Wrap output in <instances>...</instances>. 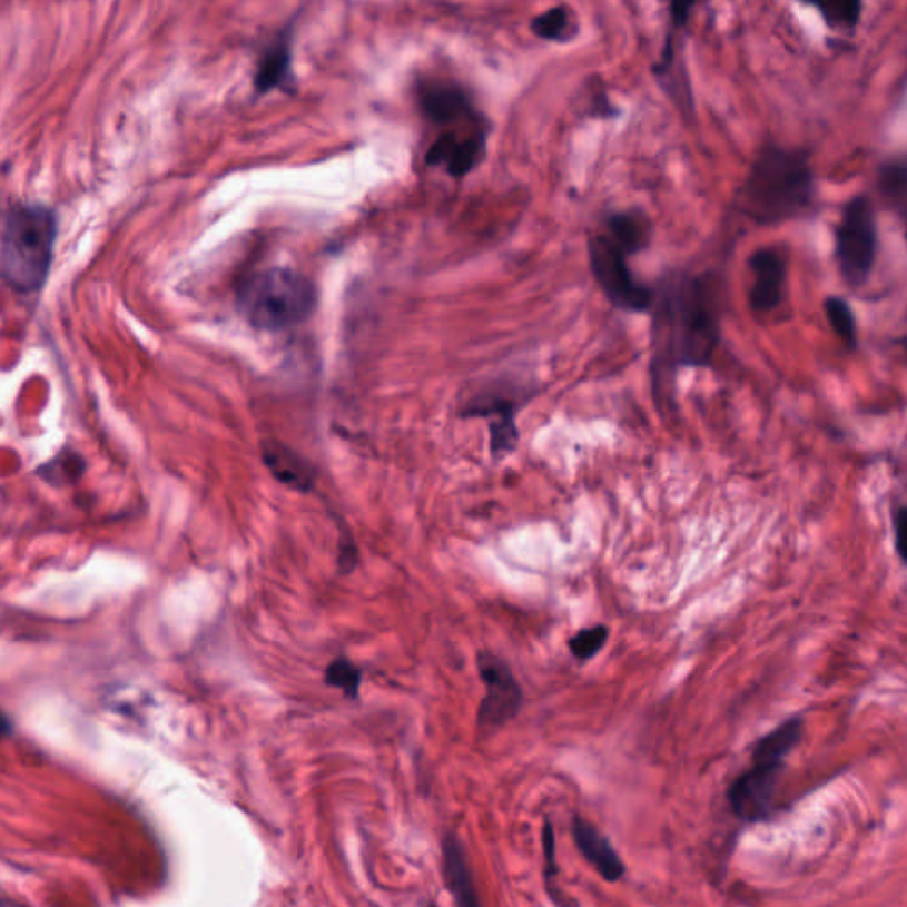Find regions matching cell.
I'll list each match as a JSON object with an SVG mask.
<instances>
[{"label": "cell", "mask_w": 907, "mask_h": 907, "mask_svg": "<svg viewBox=\"0 0 907 907\" xmlns=\"http://www.w3.org/2000/svg\"><path fill=\"white\" fill-rule=\"evenodd\" d=\"M783 765H753L732 783L730 807L741 821L765 819L773 805L778 778Z\"/></svg>", "instance_id": "obj_9"}, {"label": "cell", "mask_w": 907, "mask_h": 907, "mask_svg": "<svg viewBox=\"0 0 907 907\" xmlns=\"http://www.w3.org/2000/svg\"><path fill=\"white\" fill-rule=\"evenodd\" d=\"M825 313L838 339L842 341L849 349H855L858 344V323H856L851 305L847 304L842 296H828L825 302Z\"/></svg>", "instance_id": "obj_19"}, {"label": "cell", "mask_w": 907, "mask_h": 907, "mask_svg": "<svg viewBox=\"0 0 907 907\" xmlns=\"http://www.w3.org/2000/svg\"><path fill=\"white\" fill-rule=\"evenodd\" d=\"M486 139L487 130L475 131L465 137H460L454 131H443L427 149L426 164L430 167H443L452 178H463L486 155Z\"/></svg>", "instance_id": "obj_12"}, {"label": "cell", "mask_w": 907, "mask_h": 907, "mask_svg": "<svg viewBox=\"0 0 907 907\" xmlns=\"http://www.w3.org/2000/svg\"><path fill=\"white\" fill-rule=\"evenodd\" d=\"M445 886H447V890L451 891L454 906L481 907L474 876H472L470 870H456V873H452L451 876L447 877Z\"/></svg>", "instance_id": "obj_25"}, {"label": "cell", "mask_w": 907, "mask_h": 907, "mask_svg": "<svg viewBox=\"0 0 907 907\" xmlns=\"http://www.w3.org/2000/svg\"><path fill=\"white\" fill-rule=\"evenodd\" d=\"M816 197V174L807 152L768 144L742 183L741 205L759 226H780L807 217Z\"/></svg>", "instance_id": "obj_2"}, {"label": "cell", "mask_w": 907, "mask_h": 907, "mask_svg": "<svg viewBox=\"0 0 907 907\" xmlns=\"http://www.w3.org/2000/svg\"><path fill=\"white\" fill-rule=\"evenodd\" d=\"M817 9L829 27L851 31L860 22L864 4L860 2H829V4L817 6Z\"/></svg>", "instance_id": "obj_24"}, {"label": "cell", "mask_w": 907, "mask_h": 907, "mask_svg": "<svg viewBox=\"0 0 907 907\" xmlns=\"http://www.w3.org/2000/svg\"><path fill=\"white\" fill-rule=\"evenodd\" d=\"M804 735V721L790 718L760 739L753 748V765H783V759L798 745Z\"/></svg>", "instance_id": "obj_15"}, {"label": "cell", "mask_w": 907, "mask_h": 907, "mask_svg": "<svg viewBox=\"0 0 907 907\" xmlns=\"http://www.w3.org/2000/svg\"><path fill=\"white\" fill-rule=\"evenodd\" d=\"M906 239H907V233H906Z\"/></svg>", "instance_id": "obj_29"}, {"label": "cell", "mask_w": 907, "mask_h": 907, "mask_svg": "<svg viewBox=\"0 0 907 907\" xmlns=\"http://www.w3.org/2000/svg\"><path fill=\"white\" fill-rule=\"evenodd\" d=\"M427 907H436V906H433V904H431V906H427Z\"/></svg>", "instance_id": "obj_28"}, {"label": "cell", "mask_w": 907, "mask_h": 907, "mask_svg": "<svg viewBox=\"0 0 907 907\" xmlns=\"http://www.w3.org/2000/svg\"><path fill=\"white\" fill-rule=\"evenodd\" d=\"M422 112L434 125L447 127L460 121L479 122V112L469 92L448 80H427L418 86Z\"/></svg>", "instance_id": "obj_11"}, {"label": "cell", "mask_w": 907, "mask_h": 907, "mask_svg": "<svg viewBox=\"0 0 907 907\" xmlns=\"http://www.w3.org/2000/svg\"><path fill=\"white\" fill-rule=\"evenodd\" d=\"M720 343L717 284L711 275L673 277L664 286L654 317L652 382L661 408L672 406L679 367H708Z\"/></svg>", "instance_id": "obj_1"}, {"label": "cell", "mask_w": 907, "mask_h": 907, "mask_svg": "<svg viewBox=\"0 0 907 907\" xmlns=\"http://www.w3.org/2000/svg\"><path fill=\"white\" fill-rule=\"evenodd\" d=\"M592 275L604 296L615 307L628 313H643L654 304V293L640 284L628 266V254L607 235L592 236L589 241Z\"/></svg>", "instance_id": "obj_6"}, {"label": "cell", "mask_w": 907, "mask_h": 907, "mask_svg": "<svg viewBox=\"0 0 907 907\" xmlns=\"http://www.w3.org/2000/svg\"><path fill=\"white\" fill-rule=\"evenodd\" d=\"M543 846H544V877H546L548 891L552 890L553 877L559 874V867L555 865V835H553V826L550 821H544L543 826Z\"/></svg>", "instance_id": "obj_26"}, {"label": "cell", "mask_w": 907, "mask_h": 907, "mask_svg": "<svg viewBox=\"0 0 907 907\" xmlns=\"http://www.w3.org/2000/svg\"><path fill=\"white\" fill-rule=\"evenodd\" d=\"M260 456L269 474L292 490L308 493L316 486V470L295 448L277 440L260 443Z\"/></svg>", "instance_id": "obj_13"}, {"label": "cell", "mask_w": 907, "mask_h": 907, "mask_svg": "<svg viewBox=\"0 0 907 907\" xmlns=\"http://www.w3.org/2000/svg\"><path fill=\"white\" fill-rule=\"evenodd\" d=\"M608 238H612L625 254H637L648 247L651 239V224L648 217L637 211H621L607 221Z\"/></svg>", "instance_id": "obj_16"}, {"label": "cell", "mask_w": 907, "mask_h": 907, "mask_svg": "<svg viewBox=\"0 0 907 907\" xmlns=\"http://www.w3.org/2000/svg\"><path fill=\"white\" fill-rule=\"evenodd\" d=\"M751 287L748 302L753 313H771L783 300L786 292L787 265L786 257L777 248L762 247L751 254L750 260Z\"/></svg>", "instance_id": "obj_10"}, {"label": "cell", "mask_w": 907, "mask_h": 907, "mask_svg": "<svg viewBox=\"0 0 907 907\" xmlns=\"http://www.w3.org/2000/svg\"><path fill=\"white\" fill-rule=\"evenodd\" d=\"M879 248L876 209L867 196L847 200L835 229V263L844 283L852 289L867 286Z\"/></svg>", "instance_id": "obj_5"}, {"label": "cell", "mask_w": 907, "mask_h": 907, "mask_svg": "<svg viewBox=\"0 0 907 907\" xmlns=\"http://www.w3.org/2000/svg\"><path fill=\"white\" fill-rule=\"evenodd\" d=\"M463 417H484L490 421V447L495 460L509 456L520 443L516 426V401L505 394L482 392L461 410Z\"/></svg>", "instance_id": "obj_8"}, {"label": "cell", "mask_w": 907, "mask_h": 907, "mask_svg": "<svg viewBox=\"0 0 907 907\" xmlns=\"http://www.w3.org/2000/svg\"><path fill=\"white\" fill-rule=\"evenodd\" d=\"M325 682L337 688L349 699H358L362 684V670L346 658H337L325 670Z\"/></svg>", "instance_id": "obj_21"}, {"label": "cell", "mask_w": 907, "mask_h": 907, "mask_svg": "<svg viewBox=\"0 0 907 907\" xmlns=\"http://www.w3.org/2000/svg\"><path fill=\"white\" fill-rule=\"evenodd\" d=\"M879 190L894 205L907 199V157L891 160L879 169Z\"/></svg>", "instance_id": "obj_22"}, {"label": "cell", "mask_w": 907, "mask_h": 907, "mask_svg": "<svg viewBox=\"0 0 907 907\" xmlns=\"http://www.w3.org/2000/svg\"><path fill=\"white\" fill-rule=\"evenodd\" d=\"M236 304L248 325L278 332L313 316L317 304L314 284L292 268L260 269L239 284Z\"/></svg>", "instance_id": "obj_4"}, {"label": "cell", "mask_w": 907, "mask_h": 907, "mask_svg": "<svg viewBox=\"0 0 907 907\" xmlns=\"http://www.w3.org/2000/svg\"><path fill=\"white\" fill-rule=\"evenodd\" d=\"M573 840L578 851L582 852L583 858L604 881L615 883L622 879L625 874L624 861L612 842L592 822L585 821L583 817H574Z\"/></svg>", "instance_id": "obj_14"}, {"label": "cell", "mask_w": 907, "mask_h": 907, "mask_svg": "<svg viewBox=\"0 0 907 907\" xmlns=\"http://www.w3.org/2000/svg\"><path fill=\"white\" fill-rule=\"evenodd\" d=\"M530 29L538 38L546 41L565 43L573 40L578 32L576 17L565 6L548 9L530 22Z\"/></svg>", "instance_id": "obj_17"}, {"label": "cell", "mask_w": 907, "mask_h": 907, "mask_svg": "<svg viewBox=\"0 0 907 907\" xmlns=\"http://www.w3.org/2000/svg\"><path fill=\"white\" fill-rule=\"evenodd\" d=\"M86 472V460L73 448H62L52 461L38 470L43 481L52 486H70Z\"/></svg>", "instance_id": "obj_18"}, {"label": "cell", "mask_w": 907, "mask_h": 907, "mask_svg": "<svg viewBox=\"0 0 907 907\" xmlns=\"http://www.w3.org/2000/svg\"><path fill=\"white\" fill-rule=\"evenodd\" d=\"M477 670L486 687L477 711L481 729H500L514 720L523 706V690L507 661L491 651L477 654Z\"/></svg>", "instance_id": "obj_7"}, {"label": "cell", "mask_w": 907, "mask_h": 907, "mask_svg": "<svg viewBox=\"0 0 907 907\" xmlns=\"http://www.w3.org/2000/svg\"><path fill=\"white\" fill-rule=\"evenodd\" d=\"M57 220L43 205H14L4 215L0 266L14 292H40L52 266Z\"/></svg>", "instance_id": "obj_3"}, {"label": "cell", "mask_w": 907, "mask_h": 907, "mask_svg": "<svg viewBox=\"0 0 907 907\" xmlns=\"http://www.w3.org/2000/svg\"><path fill=\"white\" fill-rule=\"evenodd\" d=\"M608 634H610V631L603 624L585 628V630L578 631L573 639L569 640V651L580 663H585L604 648Z\"/></svg>", "instance_id": "obj_23"}, {"label": "cell", "mask_w": 907, "mask_h": 907, "mask_svg": "<svg viewBox=\"0 0 907 907\" xmlns=\"http://www.w3.org/2000/svg\"><path fill=\"white\" fill-rule=\"evenodd\" d=\"M895 550L900 561L907 564V505H900L894 513Z\"/></svg>", "instance_id": "obj_27"}, {"label": "cell", "mask_w": 907, "mask_h": 907, "mask_svg": "<svg viewBox=\"0 0 907 907\" xmlns=\"http://www.w3.org/2000/svg\"><path fill=\"white\" fill-rule=\"evenodd\" d=\"M287 75H289V53H287L286 43L280 41L277 47L269 48L263 57L259 73H257V87L263 91L274 89L286 82Z\"/></svg>", "instance_id": "obj_20"}]
</instances>
